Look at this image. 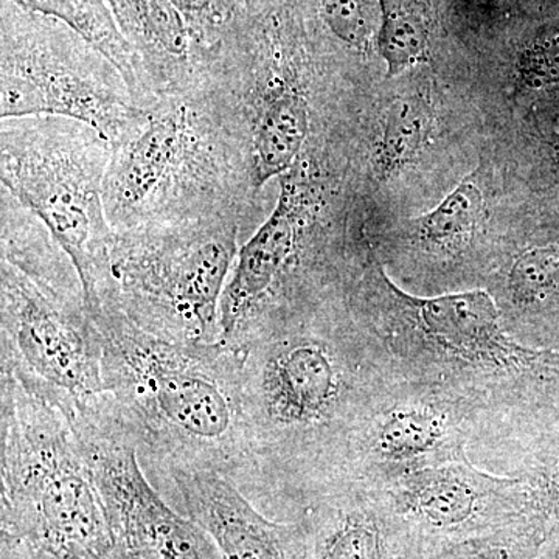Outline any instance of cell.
<instances>
[{
  "label": "cell",
  "instance_id": "cell-20",
  "mask_svg": "<svg viewBox=\"0 0 559 559\" xmlns=\"http://www.w3.org/2000/svg\"><path fill=\"white\" fill-rule=\"evenodd\" d=\"M487 215L484 193L465 178L437 207L412 223L415 241L428 252L459 255L476 240Z\"/></svg>",
  "mask_w": 559,
  "mask_h": 559
},
{
  "label": "cell",
  "instance_id": "cell-7",
  "mask_svg": "<svg viewBox=\"0 0 559 559\" xmlns=\"http://www.w3.org/2000/svg\"><path fill=\"white\" fill-rule=\"evenodd\" d=\"M245 226L180 221L114 234L117 310L160 340L219 342V307Z\"/></svg>",
  "mask_w": 559,
  "mask_h": 559
},
{
  "label": "cell",
  "instance_id": "cell-29",
  "mask_svg": "<svg viewBox=\"0 0 559 559\" xmlns=\"http://www.w3.org/2000/svg\"><path fill=\"white\" fill-rule=\"evenodd\" d=\"M555 148H557V162H558V165H559V143L557 146H555Z\"/></svg>",
  "mask_w": 559,
  "mask_h": 559
},
{
  "label": "cell",
  "instance_id": "cell-25",
  "mask_svg": "<svg viewBox=\"0 0 559 559\" xmlns=\"http://www.w3.org/2000/svg\"><path fill=\"white\" fill-rule=\"evenodd\" d=\"M539 554L535 540L518 524L491 535L443 547L426 559H536Z\"/></svg>",
  "mask_w": 559,
  "mask_h": 559
},
{
  "label": "cell",
  "instance_id": "cell-19",
  "mask_svg": "<svg viewBox=\"0 0 559 559\" xmlns=\"http://www.w3.org/2000/svg\"><path fill=\"white\" fill-rule=\"evenodd\" d=\"M24 9L64 22L109 58L143 105L151 102L140 84L130 47L117 27L108 0H14Z\"/></svg>",
  "mask_w": 559,
  "mask_h": 559
},
{
  "label": "cell",
  "instance_id": "cell-26",
  "mask_svg": "<svg viewBox=\"0 0 559 559\" xmlns=\"http://www.w3.org/2000/svg\"><path fill=\"white\" fill-rule=\"evenodd\" d=\"M518 83L528 91L559 86V27L533 36L516 58Z\"/></svg>",
  "mask_w": 559,
  "mask_h": 559
},
{
  "label": "cell",
  "instance_id": "cell-1",
  "mask_svg": "<svg viewBox=\"0 0 559 559\" xmlns=\"http://www.w3.org/2000/svg\"><path fill=\"white\" fill-rule=\"evenodd\" d=\"M229 345L240 353L255 488L312 496L352 476L371 415L352 334L290 301L253 320Z\"/></svg>",
  "mask_w": 559,
  "mask_h": 559
},
{
  "label": "cell",
  "instance_id": "cell-18",
  "mask_svg": "<svg viewBox=\"0 0 559 559\" xmlns=\"http://www.w3.org/2000/svg\"><path fill=\"white\" fill-rule=\"evenodd\" d=\"M436 127L428 95L412 92L396 97L385 109L371 165L378 180L396 178L418 160Z\"/></svg>",
  "mask_w": 559,
  "mask_h": 559
},
{
  "label": "cell",
  "instance_id": "cell-4",
  "mask_svg": "<svg viewBox=\"0 0 559 559\" xmlns=\"http://www.w3.org/2000/svg\"><path fill=\"white\" fill-rule=\"evenodd\" d=\"M2 369L79 404L105 396L103 340L79 272L47 227L0 191Z\"/></svg>",
  "mask_w": 559,
  "mask_h": 559
},
{
  "label": "cell",
  "instance_id": "cell-27",
  "mask_svg": "<svg viewBox=\"0 0 559 559\" xmlns=\"http://www.w3.org/2000/svg\"><path fill=\"white\" fill-rule=\"evenodd\" d=\"M2 559H100L76 547H49L24 540L2 539Z\"/></svg>",
  "mask_w": 559,
  "mask_h": 559
},
{
  "label": "cell",
  "instance_id": "cell-21",
  "mask_svg": "<svg viewBox=\"0 0 559 559\" xmlns=\"http://www.w3.org/2000/svg\"><path fill=\"white\" fill-rule=\"evenodd\" d=\"M377 49L389 79L428 62L432 46V14L425 0H378Z\"/></svg>",
  "mask_w": 559,
  "mask_h": 559
},
{
  "label": "cell",
  "instance_id": "cell-12",
  "mask_svg": "<svg viewBox=\"0 0 559 559\" xmlns=\"http://www.w3.org/2000/svg\"><path fill=\"white\" fill-rule=\"evenodd\" d=\"M371 485L428 557L452 544L522 525L520 477L491 476L465 457L404 471L381 487Z\"/></svg>",
  "mask_w": 559,
  "mask_h": 559
},
{
  "label": "cell",
  "instance_id": "cell-17",
  "mask_svg": "<svg viewBox=\"0 0 559 559\" xmlns=\"http://www.w3.org/2000/svg\"><path fill=\"white\" fill-rule=\"evenodd\" d=\"M462 457L457 425L443 404L401 401L370 415L356 447L353 473L359 460L401 474Z\"/></svg>",
  "mask_w": 559,
  "mask_h": 559
},
{
  "label": "cell",
  "instance_id": "cell-28",
  "mask_svg": "<svg viewBox=\"0 0 559 559\" xmlns=\"http://www.w3.org/2000/svg\"><path fill=\"white\" fill-rule=\"evenodd\" d=\"M246 5L250 14H263L270 13L285 5L283 0H246Z\"/></svg>",
  "mask_w": 559,
  "mask_h": 559
},
{
  "label": "cell",
  "instance_id": "cell-14",
  "mask_svg": "<svg viewBox=\"0 0 559 559\" xmlns=\"http://www.w3.org/2000/svg\"><path fill=\"white\" fill-rule=\"evenodd\" d=\"M311 498L301 518L310 559L428 558L369 480L347 477Z\"/></svg>",
  "mask_w": 559,
  "mask_h": 559
},
{
  "label": "cell",
  "instance_id": "cell-10",
  "mask_svg": "<svg viewBox=\"0 0 559 559\" xmlns=\"http://www.w3.org/2000/svg\"><path fill=\"white\" fill-rule=\"evenodd\" d=\"M366 286L390 311L392 349L406 358L439 367L443 373L481 380L527 381L559 385V352L530 347L503 330L495 299L484 289L415 297L385 277L369 250Z\"/></svg>",
  "mask_w": 559,
  "mask_h": 559
},
{
  "label": "cell",
  "instance_id": "cell-6",
  "mask_svg": "<svg viewBox=\"0 0 559 559\" xmlns=\"http://www.w3.org/2000/svg\"><path fill=\"white\" fill-rule=\"evenodd\" d=\"M109 140L83 121L57 116L3 119L0 179L72 261L92 318L117 310L114 231L106 216Z\"/></svg>",
  "mask_w": 559,
  "mask_h": 559
},
{
  "label": "cell",
  "instance_id": "cell-16",
  "mask_svg": "<svg viewBox=\"0 0 559 559\" xmlns=\"http://www.w3.org/2000/svg\"><path fill=\"white\" fill-rule=\"evenodd\" d=\"M151 103L193 90L205 76V51L171 0H108Z\"/></svg>",
  "mask_w": 559,
  "mask_h": 559
},
{
  "label": "cell",
  "instance_id": "cell-9",
  "mask_svg": "<svg viewBox=\"0 0 559 559\" xmlns=\"http://www.w3.org/2000/svg\"><path fill=\"white\" fill-rule=\"evenodd\" d=\"M146 106L109 58L64 22L0 0V116L83 121L117 142Z\"/></svg>",
  "mask_w": 559,
  "mask_h": 559
},
{
  "label": "cell",
  "instance_id": "cell-3",
  "mask_svg": "<svg viewBox=\"0 0 559 559\" xmlns=\"http://www.w3.org/2000/svg\"><path fill=\"white\" fill-rule=\"evenodd\" d=\"M261 194L207 76L193 90L157 97L110 143L103 200L114 234L207 218L235 219L248 230Z\"/></svg>",
  "mask_w": 559,
  "mask_h": 559
},
{
  "label": "cell",
  "instance_id": "cell-23",
  "mask_svg": "<svg viewBox=\"0 0 559 559\" xmlns=\"http://www.w3.org/2000/svg\"><path fill=\"white\" fill-rule=\"evenodd\" d=\"M514 304L540 308L559 300V240L544 241L518 253L509 270Z\"/></svg>",
  "mask_w": 559,
  "mask_h": 559
},
{
  "label": "cell",
  "instance_id": "cell-11",
  "mask_svg": "<svg viewBox=\"0 0 559 559\" xmlns=\"http://www.w3.org/2000/svg\"><path fill=\"white\" fill-rule=\"evenodd\" d=\"M112 539L109 559H219L209 536L165 503L138 448L98 404H72Z\"/></svg>",
  "mask_w": 559,
  "mask_h": 559
},
{
  "label": "cell",
  "instance_id": "cell-8",
  "mask_svg": "<svg viewBox=\"0 0 559 559\" xmlns=\"http://www.w3.org/2000/svg\"><path fill=\"white\" fill-rule=\"evenodd\" d=\"M290 5L248 14L207 53L205 75L240 135L255 189L293 170L312 134L305 40Z\"/></svg>",
  "mask_w": 559,
  "mask_h": 559
},
{
  "label": "cell",
  "instance_id": "cell-5",
  "mask_svg": "<svg viewBox=\"0 0 559 559\" xmlns=\"http://www.w3.org/2000/svg\"><path fill=\"white\" fill-rule=\"evenodd\" d=\"M2 539L109 559L112 539L72 403L2 369Z\"/></svg>",
  "mask_w": 559,
  "mask_h": 559
},
{
  "label": "cell",
  "instance_id": "cell-15",
  "mask_svg": "<svg viewBox=\"0 0 559 559\" xmlns=\"http://www.w3.org/2000/svg\"><path fill=\"white\" fill-rule=\"evenodd\" d=\"M167 479L219 559H310L301 520L289 524L267 520L226 477L210 471H175Z\"/></svg>",
  "mask_w": 559,
  "mask_h": 559
},
{
  "label": "cell",
  "instance_id": "cell-2",
  "mask_svg": "<svg viewBox=\"0 0 559 559\" xmlns=\"http://www.w3.org/2000/svg\"><path fill=\"white\" fill-rule=\"evenodd\" d=\"M103 340V406L151 468L210 471L255 488L241 359L223 342L183 344L140 330L120 310L94 318Z\"/></svg>",
  "mask_w": 559,
  "mask_h": 559
},
{
  "label": "cell",
  "instance_id": "cell-13",
  "mask_svg": "<svg viewBox=\"0 0 559 559\" xmlns=\"http://www.w3.org/2000/svg\"><path fill=\"white\" fill-rule=\"evenodd\" d=\"M270 216L241 245L219 307V342L231 344L253 320L296 299L293 286L307 237L323 207L322 183L304 157L278 178Z\"/></svg>",
  "mask_w": 559,
  "mask_h": 559
},
{
  "label": "cell",
  "instance_id": "cell-24",
  "mask_svg": "<svg viewBox=\"0 0 559 559\" xmlns=\"http://www.w3.org/2000/svg\"><path fill=\"white\" fill-rule=\"evenodd\" d=\"M202 50L226 39L249 14L246 0H171Z\"/></svg>",
  "mask_w": 559,
  "mask_h": 559
},
{
  "label": "cell",
  "instance_id": "cell-22",
  "mask_svg": "<svg viewBox=\"0 0 559 559\" xmlns=\"http://www.w3.org/2000/svg\"><path fill=\"white\" fill-rule=\"evenodd\" d=\"M520 481L522 527L544 549L559 538V441L536 454Z\"/></svg>",
  "mask_w": 559,
  "mask_h": 559
}]
</instances>
